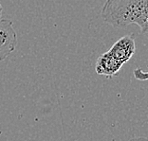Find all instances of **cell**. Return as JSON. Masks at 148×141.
Segmentation results:
<instances>
[{
    "label": "cell",
    "mask_w": 148,
    "mask_h": 141,
    "mask_svg": "<svg viewBox=\"0 0 148 141\" xmlns=\"http://www.w3.org/2000/svg\"><path fill=\"white\" fill-rule=\"evenodd\" d=\"M135 51L136 44L133 35H125L118 40L106 53L123 66L131 59Z\"/></svg>",
    "instance_id": "obj_3"
},
{
    "label": "cell",
    "mask_w": 148,
    "mask_h": 141,
    "mask_svg": "<svg viewBox=\"0 0 148 141\" xmlns=\"http://www.w3.org/2000/svg\"><path fill=\"white\" fill-rule=\"evenodd\" d=\"M2 11H3L2 5H1V4H0V19H1V15H2Z\"/></svg>",
    "instance_id": "obj_5"
},
{
    "label": "cell",
    "mask_w": 148,
    "mask_h": 141,
    "mask_svg": "<svg viewBox=\"0 0 148 141\" xmlns=\"http://www.w3.org/2000/svg\"><path fill=\"white\" fill-rule=\"evenodd\" d=\"M129 141H148V138H146V137H143V136L133 137V138H131Z\"/></svg>",
    "instance_id": "obj_4"
},
{
    "label": "cell",
    "mask_w": 148,
    "mask_h": 141,
    "mask_svg": "<svg viewBox=\"0 0 148 141\" xmlns=\"http://www.w3.org/2000/svg\"><path fill=\"white\" fill-rule=\"evenodd\" d=\"M17 36L12 20L0 19V62L4 61L14 51Z\"/></svg>",
    "instance_id": "obj_2"
},
{
    "label": "cell",
    "mask_w": 148,
    "mask_h": 141,
    "mask_svg": "<svg viewBox=\"0 0 148 141\" xmlns=\"http://www.w3.org/2000/svg\"><path fill=\"white\" fill-rule=\"evenodd\" d=\"M101 16L113 28L124 29L136 24L142 34L148 32V0H106ZM133 74L138 80H148V71L142 68L135 69Z\"/></svg>",
    "instance_id": "obj_1"
}]
</instances>
